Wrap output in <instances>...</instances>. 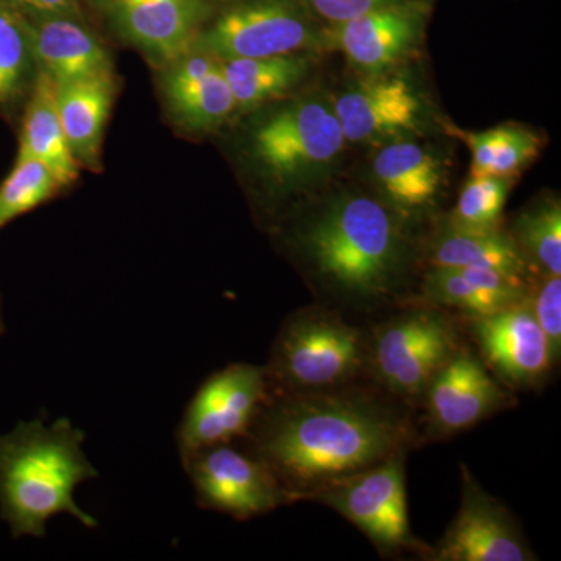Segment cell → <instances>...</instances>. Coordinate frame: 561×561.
Returning a JSON list of instances; mask_svg holds the SVG:
<instances>
[{
	"label": "cell",
	"instance_id": "34",
	"mask_svg": "<svg viewBox=\"0 0 561 561\" xmlns=\"http://www.w3.org/2000/svg\"><path fill=\"white\" fill-rule=\"evenodd\" d=\"M3 332H5V323H3L2 302H0V334H3Z\"/></svg>",
	"mask_w": 561,
	"mask_h": 561
},
{
	"label": "cell",
	"instance_id": "2",
	"mask_svg": "<svg viewBox=\"0 0 561 561\" xmlns=\"http://www.w3.org/2000/svg\"><path fill=\"white\" fill-rule=\"evenodd\" d=\"M295 250L324 289L370 305L401 286L411 262L404 220L379 197L345 192L298 225Z\"/></svg>",
	"mask_w": 561,
	"mask_h": 561
},
{
	"label": "cell",
	"instance_id": "26",
	"mask_svg": "<svg viewBox=\"0 0 561 561\" xmlns=\"http://www.w3.org/2000/svg\"><path fill=\"white\" fill-rule=\"evenodd\" d=\"M38 72L24 16L0 0V116H21Z\"/></svg>",
	"mask_w": 561,
	"mask_h": 561
},
{
	"label": "cell",
	"instance_id": "20",
	"mask_svg": "<svg viewBox=\"0 0 561 561\" xmlns=\"http://www.w3.org/2000/svg\"><path fill=\"white\" fill-rule=\"evenodd\" d=\"M62 131L81 169L102 171L103 139L117 98L116 72L55 84Z\"/></svg>",
	"mask_w": 561,
	"mask_h": 561
},
{
	"label": "cell",
	"instance_id": "23",
	"mask_svg": "<svg viewBox=\"0 0 561 561\" xmlns=\"http://www.w3.org/2000/svg\"><path fill=\"white\" fill-rule=\"evenodd\" d=\"M312 55L289 54L273 57L220 60L225 79L236 102V116L290 98L311 76Z\"/></svg>",
	"mask_w": 561,
	"mask_h": 561
},
{
	"label": "cell",
	"instance_id": "8",
	"mask_svg": "<svg viewBox=\"0 0 561 561\" xmlns=\"http://www.w3.org/2000/svg\"><path fill=\"white\" fill-rule=\"evenodd\" d=\"M271 398L265 368L232 364L213 373L195 391L176 430L180 459L220 443L242 440Z\"/></svg>",
	"mask_w": 561,
	"mask_h": 561
},
{
	"label": "cell",
	"instance_id": "12",
	"mask_svg": "<svg viewBox=\"0 0 561 561\" xmlns=\"http://www.w3.org/2000/svg\"><path fill=\"white\" fill-rule=\"evenodd\" d=\"M456 350V335L442 313L413 312L376 334L373 364L391 391L419 398Z\"/></svg>",
	"mask_w": 561,
	"mask_h": 561
},
{
	"label": "cell",
	"instance_id": "17",
	"mask_svg": "<svg viewBox=\"0 0 561 561\" xmlns=\"http://www.w3.org/2000/svg\"><path fill=\"white\" fill-rule=\"evenodd\" d=\"M161 91L176 125L191 133H209L236 116V102L220 60L191 49L164 65Z\"/></svg>",
	"mask_w": 561,
	"mask_h": 561
},
{
	"label": "cell",
	"instance_id": "7",
	"mask_svg": "<svg viewBox=\"0 0 561 561\" xmlns=\"http://www.w3.org/2000/svg\"><path fill=\"white\" fill-rule=\"evenodd\" d=\"M402 456L324 483L306 500L319 501L341 513L381 552L416 548L409 524Z\"/></svg>",
	"mask_w": 561,
	"mask_h": 561
},
{
	"label": "cell",
	"instance_id": "32",
	"mask_svg": "<svg viewBox=\"0 0 561 561\" xmlns=\"http://www.w3.org/2000/svg\"><path fill=\"white\" fill-rule=\"evenodd\" d=\"M24 16H70L81 20L77 0H5Z\"/></svg>",
	"mask_w": 561,
	"mask_h": 561
},
{
	"label": "cell",
	"instance_id": "14",
	"mask_svg": "<svg viewBox=\"0 0 561 561\" xmlns=\"http://www.w3.org/2000/svg\"><path fill=\"white\" fill-rule=\"evenodd\" d=\"M419 139L394 140L378 147L371 161L378 197L402 220L431 213L448 181V164L440 153Z\"/></svg>",
	"mask_w": 561,
	"mask_h": 561
},
{
	"label": "cell",
	"instance_id": "3",
	"mask_svg": "<svg viewBox=\"0 0 561 561\" xmlns=\"http://www.w3.org/2000/svg\"><path fill=\"white\" fill-rule=\"evenodd\" d=\"M83 443L84 432L68 419L50 426L39 419L21 421L0 435V516L14 538H43L60 513L87 529L99 526L76 501L79 485L99 478Z\"/></svg>",
	"mask_w": 561,
	"mask_h": 561
},
{
	"label": "cell",
	"instance_id": "19",
	"mask_svg": "<svg viewBox=\"0 0 561 561\" xmlns=\"http://www.w3.org/2000/svg\"><path fill=\"white\" fill-rule=\"evenodd\" d=\"M24 16V14H22ZM39 70L55 84L114 72L108 49L79 20L70 16H24Z\"/></svg>",
	"mask_w": 561,
	"mask_h": 561
},
{
	"label": "cell",
	"instance_id": "16",
	"mask_svg": "<svg viewBox=\"0 0 561 561\" xmlns=\"http://www.w3.org/2000/svg\"><path fill=\"white\" fill-rule=\"evenodd\" d=\"M468 319L483 359L511 386L531 387L552 367L548 339L527 301L490 316Z\"/></svg>",
	"mask_w": 561,
	"mask_h": 561
},
{
	"label": "cell",
	"instance_id": "22",
	"mask_svg": "<svg viewBox=\"0 0 561 561\" xmlns=\"http://www.w3.org/2000/svg\"><path fill=\"white\" fill-rule=\"evenodd\" d=\"M440 128L449 138L461 140L471 151L472 179H519L540 158L546 144L540 130L516 122L485 131H470L442 121Z\"/></svg>",
	"mask_w": 561,
	"mask_h": 561
},
{
	"label": "cell",
	"instance_id": "4",
	"mask_svg": "<svg viewBox=\"0 0 561 561\" xmlns=\"http://www.w3.org/2000/svg\"><path fill=\"white\" fill-rule=\"evenodd\" d=\"M250 114L243 162L273 201L317 190L345 153L348 142L324 95L294 94Z\"/></svg>",
	"mask_w": 561,
	"mask_h": 561
},
{
	"label": "cell",
	"instance_id": "28",
	"mask_svg": "<svg viewBox=\"0 0 561 561\" xmlns=\"http://www.w3.org/2000/svg\"><path fill=\"white\" fill-rule=\"evenodd\" d=\"M61 191V184L43 162L16 154L13 169L0 183V230Z\"/></svg>",
	"mask_w": 561,
	"mask_h": 561
},
{
	"label": "cell",
	"instance_id": "33",
	"mask_svg": "<svg viewBox=\"0 0 561 561\" xmlns=\"http://www.w3.org/2000/svg\"><path fill=\"white\" fill-rule=\"evenodd\" d=\"M128 2H131V0H92V3L98 9L105 11V13H111V11L119 9V7Z\"/></svg>",
	"mask_w": 561,
	"mask_h": 561
},
{
	"label": "cell",
	"instance_id": "13",
	"mask_svg": "<svg viewBox=\"0 0 561 561\" xmlns=\"http://www.w3.org/2000/svg\"><path fill=\"white\" fill-rule=\"evenodd\" d=\"M432 560L529 561L535 557L507 508L486 494L463 468L460 511Z\"/></svg>",
	"mask_w": 561,
	"mask_h": 561
},
{
	"label": "cell",
	"instance_id": "29",
	"mask_svg": "<svg viewBox=\"0 0 561 561\" xmlns=\"http://www.w3.org/2000/svg\"><path fill=\"white\" fill-rule=\"evenodd\" d=\"M516 180L468 179L446 225L465 231H500Z\"/></svg>",
	"mask_w": 561,
	"mask_h": 561
},
{
	"label": "cell",
	"instance_id": "24",
	"mask_svg": "<svg viewBox=\"0 0 561 561\" xmlns=\"http://www.w3.org/2000/svg\"><path fill=\"white\" fill-rule=\"evenodd\" d=\"M21 116L18 154L43 162L62 190L76 183L81 168L62 131L57 108V87L43 70L36 77Z\"/></svg>",
	"mask_w": 561,
	"mask_h": 561
},
{
	"label": "cell",
	"instance_id": "25",
	"mask_svg": "<svg viewBox=\"0 0 561 561\" xmlns=\"http://www.w3.org/2000/svg\"><path fill=\"white\" fill-rule=\"evenodd\" d=\"M431 267L491 268L526 280L527 268L511 234L500 231H465L443 225L427 250Z\"/></svg>",
	"mask_w": 561,
	"mask_h": 561
},
{
	"label": "cell",
	"instance_id": "15",
	"mask_svg": "<svg viewBox=\"0 0 561 561\" xmlns=\"http://www.w3.org/2000/svg\"><path fill=\"white\" fill-rule=\"evenodd\" d=\"M213 13L210 0H131L108 16L122 39L164 66L192 49Z\"/></svg>",
	"mask_w": 561,
	"mask_h": 561
},
{
	"label": "cell",
	"instance_id": "27",
	"mask_svg": "<svg viewBox=\"0 0 561 561\" xmlns=\"http://www.w3.org/2000/svg\"><path fill=\"white\" fill-rule=\"evenodd\" d=\"M527 268L540 276H561V203L553 194L531 202L508 231Z\"/></svg>",
	"mask_w": 561,
	"mask_h": 561
},
{
	"label": "cell",
	"instance_id": "18",
	"mask_svg": "<svg viewBox=\"0 0 561 561\" xmlns=\"http://www.w3.org/2000/svg\"><path fill=\"white\" fill-rule=\"evenodd\" d=\"M432 430L440 435L467 431L501 411L508 397L481 360L468 350H456L424 390Z\"/></svg>",
	"mask_w": 561,
	"mask_h": 561
},
{
	"label": "cell",
	"instance_id": "31",
	"mask_svg": "<svg viewBox=\"0 0 561 561\" xmlns=\"http://www.w3.org/2000/svg\"><path fill=\"white\" fill-rule=\"evenodd\" d=\"M393 2L397 0H305L313 16L327 22L328 27L343 24Z\"/></svg>",
	"mask_w": 561,
	"mask_h": 561
},
{
	"label": "cell",
	"instance_id": "30",
	"mask_svg": "<svg viewBox=\"0 0 561 561\" xmlns=\"http://www.w3.org/2000/svg\"><path fill=\"white\" fill-rule=\"evenodd\" d=\"M535 320L548 339L552 364L560 359L561 351V278L540 276L537 290L527 298Z\"/></svg>",
	"mask_w": 561,
	"mask_h": 561
},
{
	"label": "cell",
	"instance_id": "10",
	"mask_svg": "<svg viewBox=\"0 0 561 561\" xmlns=\"http://www.w3.org/2000/svg\"><path fill=\"white\" fill-rule=\"evenodd\" d=\"M181 461L190 476L195 501L206 511L243 522L294 504L271 468L247 445L238 448L234 442L220 443Z\"/></svg>",
	"mask_w": 561,
	"mask_h": 561
},
{
	"label": "cell",
	"instance_id": "5",
	"mask_svg": "<svg viewBox=\"0 0 561 561\" xmlns=\"http://www.w3.org/2000/svg\"><path fill=\"white\" fill-rule=\"evenodd\" d=\"M192 49L217 60L320 54L327 28L305 0H231L203 25Z\"/></svg>",
	"mask_w": 561,
	"mask_h": 561
},
{
	"label": "cell",
	"instance_id": "6",
	"mask_svg": "<svg viewBox=\"0 0 561 561\" xmlns=\"http://www.w3.org/2000/svg\"><path fill=\"white\" fill-rule=\"evenodd\" d=\"M360 332L328 312L295 313L280 328L265 368L272 397L330 389L356 375Z\"/></svg>",
	"mask_w": 561,
	"mask_h": 561
},
{
	"label": "cell",
	"instance_id": "21",
	"mask_svg": "<svg viewBox=\"0 0 561 561\" xmlns=\"http://www.w3.org/2000/svg\"><path fill=\"white\" fill-rule=\"evenodd\" d=\"M423 291L435 305L459 309L468 317L490 316L529 298L526 280L479 267H431Z\"/></svg>",
	"mask_w": 561,
	"mask_h": 561
},
{
	"label": "cell",
	"instance_id": "1",
	"mask_svg": "<svg viewBox=\"0 0 561 561\" xmlns=\"http://www.w3.org/2000/svg\"><path fill=\"white\" fill-rule=\"evenodd\" d=\"M408 435L400 416L365 394L306 391L272 397L242 440L297 502L402 454Z\"/></svg>",
	"mask_w": 561,
	"mask_h": 561
},
{
	"label": "cell",
	"instance_id": "9",
	"mask_svg": "<svg viewBox=\"0 0 561 561\" xmlns=\"http://www.w3.org/2000/svg\"><path fill=\"white\" fill-rule=\"evenodd\" d=\"M346 142L378 147L394 140L423 138L434 114L423 92L400 70L359 77L332 99Z\"/></svg>",
	"mask_w": 561,
	"mask_h": 561
},
{
	"label": "cell",
	"instance_id": "11",
	"mask_svg": "<svg viewBox=\"0 0 561 561\" xmlns=\"http://www.w3.org/2000/svg\"><path fill=\"white\" fill-rule=\"evenodd\" d=\"M432 0H397L343 24L327 27V50H339L359 77L397 72L419 55Z\"/></svg>",
	"mask_w": 561,
	"mask_h": 561
}]
</instances>
